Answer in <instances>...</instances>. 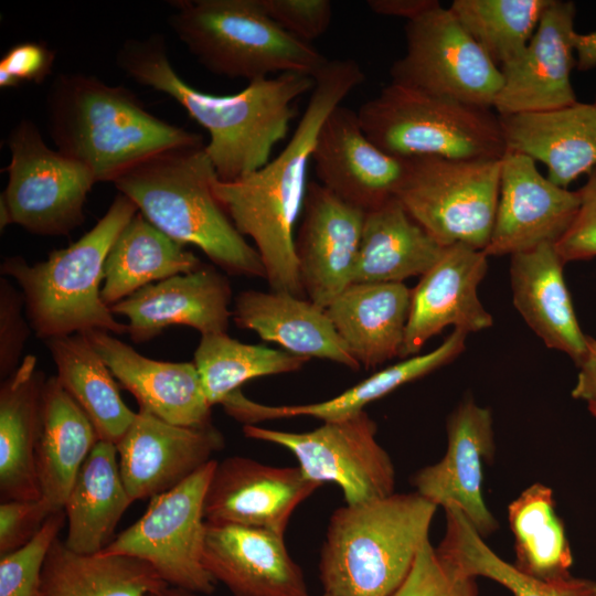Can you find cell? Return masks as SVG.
Masks as SVG:
<instances>
[{"label":"cell","instance_id":"1","mask_svg":"<svg viewBox=\"0 0 596 596\" xmlns=\"http://www.w3.org/2000/svg\"><path fill=\"white\" fill-rule=\"evenodd\" d=\"M364 79L355 60L328 61L315 76L307 107L279 155L247 175L213 181V192L236 230L254 241L273 291L305 296L295 225L307 193V167L326 118Z\"/></svg>","mask_w":596,"mask_h":596},{"label":"cell","instance_id":"2","mask_svg":"<svg viewBox=\"0 0 596 596\" xmlns=\"http://www.w3.org/2000/svg\"><path fill=\"white\" fill-rule=\"evenodd\" d=\"M116 63L138 84L173 98L209 132L204 148L221 181L247 175L270 160L296 115L295 100L315 86L311 76L284 73L248 82L232 95L201 92L175 72L161 33L126 40Z\"/></svg>","mask_w":596,"mask_h":596},{"label":"cell","instance_id":"3","mask_svg":"<svg viewBox=\"0 0 596 596\" xmlns=\"http://www.w3.org/2000/svg\"><path fill=\"white\" fill-rule=\"evenodd\" d=\"M45 105L57 150L85 166L97 182H114L159 152L203 146L201 135L152 115L132 91L94 75L58 74Z\"/></svg>","mask_w":596,"mask_h":596},{"label":"cell","instance_id":"4","mask_svg":"<svg viewBox=\"0 0 596 596\" xmlns=\"http://www.w3.org/2000/svg\"><path fill=\"white\" fill-rule=\"evenodd\" d=\"M204 147L159 152L113 183L175 242L199 247L228 274L265 278L258 252L236 230L213 192L217 175Z\"/></svg>","mask_w":596,"mask_h":596},{"label":"cell","instance_id":"5","mask_svg":"<svg viewBox=\"0 0 596 596\" xmlns=\"http://www.w3.org/2000/svg\"><path fill=\"white\" fill-rule=\"evenodd\" d=\"M436 510L416 491L336 509L320 552L324 593L393 596L429 540Z\"/></svg>","mask_w":596,"mask_h":596},{"label":"cell","instance_id":"6","mask_svg":"<svg viewBox=\"0 0 596 596\" xmlns=\"http://www.w3.org/2000/svg\"><path fill=\"white\" fill-rule=\"evenodd\" d=\"M138 212L126 195L115 196L96 225L66 248L29 265L21 256L6 258L1 274L22 290L26 319L38 338L49 340L91 330L127 332L102 299L107 255L125 225Z\"/></svg>","mask_w":596,"mask_h":596},{"label":"cell","instance_id":"7","mask_svg":"<svg viewBox=\"0 0 596 596\" xmlns=\"http://www.w3.org/2000/svg\"><path fill=\"white\" fill-rule=\"evenodd\" d=\"M168 24L213 74L253 82L270 74L315 76L328 63L277 25L259 0H172Z\"/></svg>","mask_w":596,"mask_h":596},{"label":"cell","instance_id":"8","mask_svg":"<svg viewBox=\"0 0 596 596\" xmlns=\"http://www.w3.org/2000/svg\"><path fill=\"white\" fill-rule=\"evenodd\" d=\"M380 149L398 158L499 159L505 151L499 116L391 82L358 110Z\"/></svg>","mask_w":596,"mask_h":596},{"label":"cell","instance_id":"9","mask_svg":"<svg viewBox=\"0 0 596 596\" xmlns=\"http://www.w3.org/2000/svg\"><path fill=\"white\" fill-rule=\"evenodd\" d=\"M395 193L406 213L440 246L487 247L499 199L501 158H405Z\"/></svg>","mask_w":596,"mask_h":596},{"label":"cell","instance_id":"10","mask_svg":"<svg viewBox=\"0 0 596 596\" xmlns=\"http://www.w3.org/2000/svg\"><path fill=\"white\" fill-rule=\"evenodd\" d=\"M8 183L0 199V227L18 224L45 236L70 234L85 220L84 205L93 173L82 163L51 149L31 120L10 131Z\"/></svg>","mask_w":596,"mask_h":596},{"label":"cell","instance_id":"11","mask_svg":"<svg viewBox=\"0 0 596 596\" xmlns=\"http://www.w3.org/2000/svg\"><path fill=\"white\" fill-rule=\"evenodd\" d=\"M211 460L177 487L150 498L146 512L99 553L148 563L169 585L201 595L215 588L203 564L204 498L216 465Z\"/></svg>","mask_w":596,"mask_h":596},{"label":"cell","instance_id":"12","mask_svg":"<svg viewBox=\"0 0 596 596\" xmlns=\"http://www.w3.org/2000/svg\"><path fill=\"white\" fill-rule=\"evenodd\" d=\"M406 50L390 70L391 82L492 109L501 70L440 6L405 24Z\"/></svg>","mask_w":596,"mask_h":596},{"label":"cell","instance_id":"13","mask_svg":"<svg viewBox=\"0 0 596 596\" xmlns=\"http://www.w3.org/2000/svg\"><path fill=\"white\" fill-rule=\"evenodd\" d=\"M376 423L365 411L323 422L312 430L291 433L244 425L246 437L281 446L292 453L305 476L323 485L333 482L347 504H358L394 493L395 468L376 440Z\"/></svg>","mask_w":596,"mask_h":596},{"label":"cell","instance_id":"14","mask_svg":"<svg viewBox=\"0 0 596 596\" xmlns=\"http://www.w3.org/2000/svg\"><path fill=\"white\" fill-rule=\"evenodd\" d=\"M446 432L444 457L415 472L412 485L437 507L457 508L485 539L498 529L482 491L483 469L496 451L492 414L466 397L448 416Z\"/></svg>","mask_w":596,"mask_h":596},{"label":"cell","instance_id":"15","mask_svg":"<svg viewBox=\"0 0 596 596\" xmlns=\"http://www.w3.org/2000/svg\"><path fill=\"white\" fill-rule=\"evenodd\" d=\"M579 201L577 190L550 181L534 160L505 150L496 217L483 253L512 256L543 244L555 245L572 225Z\"/></svg>","mask_w":596,"mask_h":596},{"label":"cell","instance_id":"16","mask_svg":"<svg viewBox=\"0 0 596 596\" xmlns=\"http://www.w3.org/2000/svg\"><path fill=\"white\" fill-rule=\"evenodd\" d=\"M320 486L299 466L277 467L230 456L216 461L205 492L204 519L284 534L295 509Z\"/></svg>","mask_w":596,"mask_h":596},{"label":"cell","instance_id":"17","mask_svg":"<svg viewBox=\"0 0 596 596\" xmlns=\"http://www.w3.org/2000/svg\"><path fill=\"white\" fill-rule=\"evenodd\" d=\"M300 215L295 252L302 288L326 309L353 281L365 211L310 181Z\"/></svg>","mask_w":596,"mask_h":596},{"label":"cell","instance_id":"18","mask_svg":"<svg viewBox=\"0 0 596 596\" xmlns=\"http://www.w3.org/2000/svg\"><path fill=\"white\" fill-rule=\"evenodd\" d=\"M576 4L551 0L521 56L501 68L502 85L493 104L498 116L561 108L577 102L571 75Z\"/></svg>","mask_w":596,"mask_h":596},{"label":"cell","instance_id":"19","mask_svg":"<svg viewBox=\"0 0 596 596\" xmlns=\"http://www.w3.org/2000/svg\"><path fill=\"white\" fill-rule=\"evenodd\" d=\"M224 445L213 425L179 426L139 408L116 447L123 481L135 501L177 487L213 460Z\"/></svg>","mask_w":596,"mask_h":596},{"label":"cell","instance_id":"20","mask_svg":"<svg viewBox=\"0 0 596 596\" xmlns=\"http://www.w3.org/2000/svg\"><path fill=\"white\" fill-rule=\"evenodd\" d=\"M488 256L464 244L444 248L438 260L412 289L411 308L400 358L417 355L446 327L465 333L490 328L493 319L478 297Z\"/></svg>","mask_w":596,"mask_h":596},{"label":"cell","instance_id":"21","mask_svg":"<svg viewBox=\"0 0 596 596\" xmlns=\"http://www.w3.org/2000/svg\"><path fill=\"white\" fill-rule=\"evenodd\" d=\"M311 161L321 185L365 212L395 196L406 163L374 145L358 111L341 105L326 118Z\"/></svg>","mask_w":596,"mask_h":596},{"label":"cell","instance_id":"22","mask_svg":"<svg viewBox=\"0 0 596 596\" xmlns=\"http://www.w3.org/2000/svg\"><path fill=\"white\" fill-rule=\"evenodd\" d=\"M230 302L226 277L213 266L202 265L148 285L109 308L127 318V333L141 343L170 326L192 327L201 336L226 332L232 317Z\"/></svg>","mask_w":596,"mask_h":596},{"label":"cell","instance_id":"23","mask_svg":"<svg viewBox=\"0 0 596 596\" xmlns=\"http://www.w3.org/2000/svg\"><path fill=\"white\" fill-rule=\"evenodd\" d=\"M203 564L234 596H310L284 534L205 521Z\"/></svg>","mask_w":596,"mask_h":596},{"label":"cell","instance_id":"24","mask_svg":"<svg viewBox=\"0 0 596 596\" xmlns=\"http://www.w3.org/2000/svg\"><path fill=\"white\" fill-rule=\"evenodd\" d=\"M120 386L139 408L179 426L206 427L211 405L193 362H164L143 356L110 332H83Z\"/></svg>","mask_w":596,"mask_h":596},{"label":"cell","instance_id":"25","mask_svg":"<svg viewBox=\"0 0 596 596\" xmlns=\"http://www.w3.org/2000/svg\"><path fill=\"white\" fill-rule=\"evenodd\" d=\"M505 150L547 169V179L567 188L596 168V104L499 116Z\"/></svg>","mask_w":596,"mask_h":596},{"label":"cell","instance_id":"26","mask_svg":"<svg viewBox=\"0 0 596 596\" xmlns=\"http://www.w3.org/2000/svg\"><path fill=\"white\" fill-rule=\"evenodd\" d=\"M564 260L555 245L543 244L511 256L513 305L544 344L567 354L578 365L586 351L564 278Z\"/></svg>","mask_w":596,"mask_h":596},{"label":"cell","instance_id":"27","mask_svg":"<svg viewBox=\"0 0 596 596\" xmlns=\"http://www.w3.org/2000/svg\"><path fill=\"white\" fill-rule=\"evenodd\" d=\"M467 336L464 331L454 329L433 351L403 359L323 402L302 405H265L249 400L238 389L227 395L220 405L227 415L244 425L297 416H311L323 422L348 418L363 412L368 404L402 385L454 361L465 350Z\"/></svg>","mask_w":596,"mask_h":596},{"label":"cell","instance_id":"28","mask_svg":"<svg viewBox=\"0 0 596 596\" xmlns=\"http://www.w3.org/2000/svg\"><path fill=\"white\" fill-rule=\"evenodd\" d=\"M232 317L240 328L255 331L289 353L330 360L351 370L361 366L326 309L309 299L283 291L246 290L236 297Z\"/></svg>","mask_w":596,"mask_h":596},{"label":"cell","instance_id":"29","mask_svg":"<svg viewBox=\"0 0 596 596\" xmlns=\"http://www.w3.org/2000/svg\"><path fill=\"white\" fill-rule=\"evenodd\" d=\"M411 296L404 283H352L326 311L353 358L373 369L400 358Z\"/></svg>","mask_w":596,"mask_h":596},{"label":"cell","instance_id":"30","mask_svg":"<svg viewBox=\"0 0 596 596\" xmlns=\"http://www.w3.org/2000/svg\"><path fill=\"white\" fill-rule=\"evenodd\" d=\"M26 355L0 386V499L41 498L35 451L42 423L43 387L46 379Z\"/></svg>","mask_w":596,"mask_h":596},{"label":"cell","instance_id":"31","mask_svg":"<svg viewBox=\"0 0 596 596\" xmlns=\"http://www.w3.org/2000/svg\"><path fill=\"white\" fill-rule=\"evenodd\" d=\"M98 440L89 417L56 375L46 379L35 465L41 499L54 513L63 510L82 465Z\"/></svg>","mask_w":596,"mask_h":596},{"label":"cell","instance_id":"32","mask_svg":"<svg viewBox=\"0 0 596 596\" xmlns=\"http://www.w3.org/2000/svg\"><path fill=\"white\" fill-rule=\"evenodd\" d=\"M134 502L123 481L117 447L98 440L82 465L64 504V544L82 554H97L113 540L121 517Z\"/></svg>","mask_w":596,"mask_h":596},{"label":"cell","instance_id":"33","mask_svg":"<svg viewBox=\"0 0 596 596\" xmlns=\"http://www.w3.org/2000/svg\"><path fill=\"white\" fill-rule=\"evenodd\" d=\"M444 248L393 198L365 212L352 283H403L422 276Z\"/></svg>","mask_w":596,"mask_h":596},{"label":"cell","instance_id":"34","mask_svg":"<svg viewBox=\"0 0 596 596\" xmlns=\"http://www.w3.org/2000/svg\"><path fill=\"white\" fill-rule=\"evenodd\" d=\"M201 266L193 253L138 211L121 230L107 255L102 299L110 307L148 285L191 273Z\"/></svg>","mask_w":596,"mask_h":596},{"label":"cell","instance_id":"35","mask_svg":"<svg viewBox=\"0 0 596 596\" xmlns=\"http://www.w3.org/2000/svg\"><path fill=\"white\" fill-rule=\"evenodd\" d=\"M169 586L146 562L124 554H82L56 539L40 596H153Z\"/></svg>","mask_w":596,"mask_h":596},{"label":"cell","instance_id":"36","mask_svg":"<svg viewBox=\"0 0 596 596\" xmlns=\"http://www.w3.org/2000/svg\"><path fill=\"white\" fill-rule=\"evenodd\" d=\"M56 377L93 423L99 440L117 444L136 414L123 401L111 371L83 333L45 340Z\"/></svg>","mask_w":596,"mask_h":596},{"label":"cell","instance_id":"37","mask_svg":"<svg viewBox=\"0 0 596 596\" xmlns=\"http://www.w3.org/2000/svg\"><path fill=\"white\" fill-rule=\"evenodd\" d=\"M508 521L519 571L545 582L571 575L573 553L550 487L536 482L525 488L508 505Z\"/></svg>","mask_w":596,"mask_h":596},{"label":"cell","instance_id":"38","mask_svg":"<svg viewBox=\"0 0 596 596\" xmlns=\"http://www.w3.org/2000/svg\"><path fill=\"white\" fill-rule=\"evenodd\" d=\"M444 510L446 531L436 551L466 574L491 579L513 596H596L594 579L570 575L545 582L525 575L491 550L457 508Z\"/></svg>","mask_w":596,"mask_h":596},{"label":"cell","instance_id":"39","mask_svg":"<svg viewBox=\"0 0 596 596\" xmlns=\"http://www.w3.org/2000/svg\"><path fill=\"white\" fill-rule=\"evenodd\" d=\"M308 360L285 350L245 344L223 332L201 336L193 363L213 406L248 380L294 372Z\"/></svg>","mask_w":596,"mask_h":596},{"label":"cell","instance_id":"40","mask_svg":"<svg viewBox=\"0 0 596 596\" xmlns=\"http://www.w3.org/2000/svg\"><path fill=\"white\" fill-rule=\"evenodd\" d=\"M551 0H454L449 9L501 70L515 62Z\"/></svg>","mask_w":596,"mask_h":596},{"label":"cell","instance_id":"41","mask_svg":"<svg viewBox=\"0 0 596 596\" xmlns=\"http://www.w3.org/2000/svg\"><path fill=\"white\" fill-rule=\"evenodd\" d=\"M65 522L64 510L53 513L31 541L0 556V596H40L46 556Z\"/></svg>","mask_w":596,"mask_h":596},{"label":"cell","instance_id":"42","mask_svg":"<svg viewBox=\"0 0 596 596\" xmlns=\"http://www.w3.org/2000/svg\"><path fill=\"white\" fill-rule=\"evenodd\" d=\"M393 596H479V588L477 577L443 558L427 540Z\"/></svg>","mask_w":596,"mask_h":596},{"label":"cell","instance_id":"43","mask_svg":"<svg viewBox=\"0 0 596 596\" xmlns=\"http://www.w3.org/2000/svg\"><path fill=\"white\" fill-rule=\"evenodd\" d=\"M266 14L294 38L310 43L320 38L332 20L329 0H259Z\"/></svg>","mask_w":596,"mask_h":596},{"label":"cell","instance_id":"44","mask_svg":"<svg viewBox=\"0 0 596 596\" xmlns=\"http://www.w3.org/2000/svg\"><path fill=\"white\" fill-rule=\"evenodd\" d=\"M24 299L7 278L0 280V376H10L30 336V323L22 315Z\"/></svg>","mask_w":596,"mask_h":596},{"label":"cell","instance_id":"45","mask_svg":"<svg viewBox=\"0 0 596 596\" xmlns=\"http://www.w3.org/2000/svg\"><path fill=\"white\" fill-rule=\"evenodd\" d=\"M577 214L555 247L564 263L587 260L596 257V168L577 190Z\"/></svg>","mask_w":596,"mask_h":596},{"label":"cell","instance_id":"46","mask_svg":"<svg viewBox=\"0 0 596 596\" xmlns=\"http://www.w3.org/2000/svg\"><path fill=\"white\" fill-rule=\"evenodd\" d=\"M55 52L40 41H23L9 47L0 60V87L41 84L52 73Z\"/></svg>","mask_w":596,"mask_h":596},{"label":"cell","instance_id":"47","mask_svg":"<svg viewBox=\"0 0 596 596\" xmlns=\"http://www.w3.org/2000/svg\"><path fill=\"white\" fill-rule=\"evenodd\" d=\"M54 512L44 500H9L0 504V556L25 545Z\"/></svg>","mask_w":596,"mask_h":596},{"label":"cell","instance_id":"48","mask_svg":"<svg viewBox=\"0 0 596 596\" xmlns=\"http://www.w3.org/2000/svg\"><path fill=\"white\" fill-rule=\"evenodd\" d=\"M372 12L384 17L403 18L412 21L440 6L437 0H369Z\"/></svg>","mask_w":596,"mask_h":596},{"label":"cell","instance_id":"49","mask_svg":"<svg viewBox=\"0 0 596 596\" xmlns=\"http://www.w3.org/2000/svg\"><path fill=\"white\" fill-rule=\"evenodd\" d=\"M576 383L572 390V397L589 403H596V339L587 338V351L577 365Z\"/></svg>","mask_w":596,"mask_h":596},{"label":"cell","instance_id":"50","mask_svg":"<svg viewBox=\"0 0 596 596\" xmlns=\"http://www.w3.org/2000/svg\"><path fill=\"white\" fill-rule=\"evenodd\" d=\"M574 50L578 71H589L596 67V30L587 33L576 32Z\"/></svg>","mask_w":596,"mask_h":596},{"label":"cell","instance_id":"51","mask_svg":"<svg viewBox=\"0 0 596 596\" xmlns=\"http://www.w3.org/2000/svg\"><path fill=\"white\" fill-rule=\"evenodd\" d=\"M153 596H202V595L184 589V588L167 586Z\"/></svg>","mask_w":596,"mask_h":596},{"label":"cell","instance_id":"52","mask_svg":"<svg viewBox=\"0 0 596 596\" xmlns=\"http://www.w3.org/2000/svg\"><path fill=\"white\" fill-rule=\"evenodd\" d=\"M589 413L596 418V403L587 404Z\"/></svg>","mask_w":596,"mask_h":596},{"label":"cell","instance_id":"53","mask_svg":"<svg viewBox=\"0 0 596 596\" xmlns=\"http://www.w3.org/2000/svg\"><path fill=\"white\" fill-rule=\"evenodd\" d=\"M322 596H332V595H330V594H327V593H323V595H322Z\"/></svg>","mask_w":596,"mask_h":596},{"label":"cell","instance_id":"54","mask_svg":"<svg viewBox=\"0 0 596 596\" xmlns=\"http://www.w3.org/2000/svg\"><path fill=\"white\" fill-rule=\"evenodd\" d=\"M594 103L596 104V98H595V102H594Z\"/></svg>","mask_w":596,"mask_h":596}]
</instances>
